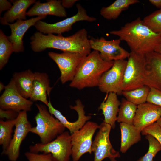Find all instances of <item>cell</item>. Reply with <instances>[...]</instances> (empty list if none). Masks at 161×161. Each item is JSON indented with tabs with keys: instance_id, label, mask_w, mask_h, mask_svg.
<instances>
[{
	"instance_id": "cell-1",
	"label": "cell",
	"mask_w": 161,
	"mask_h": 161,
	"mask_svg": "<svg viewBox=\"0 0 161 161\" xmlns=\"http://www.w3.org/2000/svg\"><path fill=\"white\" fill-rule=\"evenodd\" d=\"M31 49L36 52L52 48L63 52L78 53L87 55L91 52V49L87 32L85 28L82 29L67 37L63 36L61 35H56L52 34L45 35L38 32L31 37Z\"/></svg>"
},
{
	"instance_id": "cell-2",
	"label": "cell",
	"mask_w": 161,
	"mask_h": 161,
	"mask_svg": "<svg viewBox=\"0 0 161 161\" xmlns=\"http://www.w3.org/2000/svg\"><path fill=\"white\" fill-rule=\"evenodd\" d=\"M109 33L125 41L131 52L145 55L154 51L161 37V34L153 31L140 18Z\"/></svg>"
},
{
	"instance_id": "cell-3",
	"label": "cell",
	"mask_w": 161,
	"mask_h": 161,
	"mask_svg": "<svg viewBox=\"0 0 161 161\" xmlns=\"http://www.w3.org/2000/svg\"><path fill=\"white\" fill-rule=\"evenodd\" d=\"M114 63V61L103 60L99 52L94 50L81 61L70 86L79 90L98 86L102 76L112 66Z\"/></svg>"
},
{
	"instance_id": "cell-4",
	"label": "cell",
	"mask_w": 161,
	"mask_h": 161,
	"mask_svg": "<svg viewBox=\"0 0 161 161\" xmlns=\"http://www.w3.org/2000/svg\"><path fill=\"white\" fill-rule=\"evenodd\" d=\"M38 112L35 117L36 125L30 132L38 135L41 143L45 144L55 139L64 132L65 128L49 112L45 105L36 104Z\"/></svg>"
},
{
	"instance_id": "cell-5",
	"label": "cell",
	"mask_w": 161,
	"mask_h": 161,
	"mask_svg": "<svg viewBox=\"0 0 161 161\" xmlns=\"http://www.w3.org/2000/svg\"><path fill=\"white\" fill-rule=\"evenodd\" d=\"M128 58L123 82V91L147 86L145 55L131 52Z\"/></svg>"
},
{
	"instance_id": "cell-6",
	"label": "cell",
	"mask_w": 161,
	"mask_h": 161,
	"mask_svg": "<svg viewBox=\"0 0 161 161\" xmlns=\"http://www.w3.org/2000/svg\"><path fill=\"white\" fill-rule=\"evenodd\" d=\"M29 149L33 153H50L57 161H69L72 153L71 134L64 131L49 143H37L30 146Z\"/></svg>"
},
{
	"instance_id": "cell-7",
	"label": "cell",
	"mask_w": 161,
	"mask_h": 161,
	"mask_svg": "<svg viewBox=\"0 0 161 161\" xmlns=\"http://www.w3.org/2000/svg\"><path fill=\"white\" fill-rule=\"evenodd\" d=\"M99 126L95 122L88 121L80 129L71 134L73 161H78L86 153H92L93 137Z\"/></svg>"
},
{
	"instance_id": "cell-8",
	"label": "cell",
	"mask_w": 161,
	"mask_h": 161,
	"mask_svg": "<svg viewBox=\"0 0 161 161\" xmlns=\"http://www.w3.org/2000/svg\"><path fill=\"white\" fill-rule=\"evenodd\" d=\"M127 63L125 60L114 61L112 66L102 76L98 86L102 92H114L121 95L123 91V82Z\"/></svg>"
},
{
	"instance_id": "cell-9",
	"label": "cell",
	"mask_w": 161,
	"mask_h": 161,
	"mask_svg": "<svg viewBox=\"0 0 161 161\" xmlns=\"http://www.w3.org/2000/svg\"><path fill=\"white\" fill-rule=\"evenodd\" d=\"M48 54L58 66L60 72V80L63 84L73 80L80 63L87 56L71 52L59 53L51 52Z\"/></svg>"
},
{
	"instance_id": "cell-10",
	"label": "cell",
	"mask_w": 161,
	"mask_h": 161,
	"mask_svg": "<svg viewBox=\"0 0 161 161\" xmlns=\"http://www.w3.org/2000/svg\"><path fill=\"white\" fill-rule=\"evenodd\" d=\"M77 13L73 16L55 23L50 24L41 20L34 25L39 32L44 34H57L61 35L71 30L73 24L80 21L92 22L95 21V18L89 16L86 11L80 4H76Z\"/></svg>"
},
{
	"instance_id": "cell-11",
	"label": "cell",
	"mask_w": 161,
	"mask_h": 161,
	"mask_svg": "<svg viewBox=\"0 0 161 161\" xmlns=\"http://www.w3.org/2000/svg\"><path fill=\"white\" fill-rule=\"evenodd\" d=\"M111 126L104 122L99 125V131L93 141L92 151L94 154V161H102L108 158H119L120 153L113 148L109 140Z\"/></svg>"
},
{
	"instance_id": "cell-12",
	"label": "cell",
	"mask_w": 161,
	"mask_h": 161,
	"mask_svg": "<svg viewBox=\"0 0 161 161\" xmlns=\"http://www.w3.org/2000/svg\"><path fill=\"white\" fill-rule=\"evenodd\" d=\"M15 126L13 137L8 146L2 152V154L7 156L10 161H16L18 159L21 144L32 127L28 120L27 111L19 113L16 118Z\"/></svg>"
},
{
	"instance_id": "cell-13",
	"label": "cell",
	"mask_w": 161,
	"mask_h": 161,
	"mask_svg": "<svg viewBox=\"0 0 161 161\" xmlns=\"http://www.w3.org/2000/svg\"><path fill=\"white\" fill-rule=\"evenodd\" d=\"M121 41L119 38L108 41L102 37L91 38L89 43L91 48L98 51L103 59L111 61L125 60L129 57L130 53L120 46Z\"/></svg>"
},
{
	"instance_id": "cell-14",
	"label": "cell",
	"mask_w": 161,
	"mask_h": 161,
	"mask_svg": "<svg viewBox=\"0 0 161 161\" xmlns=\"http://www.w3.org/2000/svg\"><path fill=\"white\" fill-rule=\"evenodd\" d=\"M33 102L23 97L18 91L11 79L6 86L0 97V107L4 110L10 109L19 113L31 110Z\"/></svg>"
},
{
	"instance_id": "cell-15",
	"label": "cell",
	"mask_w": 161,
	"mask_h": 161,
	"mask_svg": "<svg viewBox=\"0 0 161 161\" xmlns=\"http://www.w3.org/2000/svg\"><path fill=\"white\" fill-rule=\"evenodd\" d=\"M47 107L50 113L54 115L65 128L68 129L71 134L80 129L91 117L90 116L85 115L84 106L79 99L76 100L75 105L70 106V108L75 110L78 114L77 120L74 122L68 121L59 111L53 106L50 100Z\"/></svg>"
},
{
	"instance_id": "cell-16",
	"label": "cell",
	"mask_w": 161,
	"mask_h": 161,
	"mask_svg": "<svg viewBox=\"0 0 161 161\" xmlns=\"http://www.w3.org/2000/svg\"><path fill=\"white\" fill-rule=\"evenodd\" d=\"M161 117V106L146 102L137 106L133 125L140 131Z\"/></svg>"
},
{
	"instance_id": "cell-17",
	"label": "cell",
	"mask_w": 161,
	"mask_h": 161,
	"mask_svg": "<svg viewBox=\"0 0 161 161\" xmlns=\"http://www.w3.org/2000/svg\"><path fill=\"white\" fill-rule=\"evenodd\" d=\"M46 17L38 16L26 20H17L14 23L8 24L11 29V34L7 37L12 44L13 52L18 53L24 51L23 38L25 33L30 27L34 25L37 21Z\"/></svg>"
},
{
	"instance_id": "cell-18",
	"label": "cell",
	"mask_w": 161,
	"mask_h": 161,
	"mask_svg": "<svg viewBox=\"0 0 161 161\" xmlns=\"http://www.w3.org/2000/svg\"><path fill=\"white\" fill-rule=\"evenodd\" d=\"M145 56L148 86L161 90V54L154 51Z\"/></svg>"
},
{
	"instance_id": "cell-19",
	"label": "cell",
	"mask_w": 161,
	"mask_h": 161,
	"mask_svg": "<svg viewBox=\"0 0 161 161\" xmlns=\"http://www.w3.org/2000/svg\"><path fill=\"white\" fill-rule=\"evenodd\" d=\"M52 89L49 76L46 73L34 72L33 89L30 98V100L33 102L40 101L47 106L49 102L47 99V95L49 96Z\"/></svg>"
},
{
	"instance_id": "cell-20",
	"label": "cell",
	"mask_w": 161,
	"mask_h": 161,
	"mask_svg": "<svg viewBox=\"0 0 161 161\" xmlns=\"http://www.w3.org/2000/svg\"><path fill=\"white\" fill-rule=\"evenodd\" d=\"M27 15L29 16L52 15L61 17L66 16L67 13L62 5L61 1L53 0L41 3L40 1L35 4L27 12Z\"/></svg>"
},
{
	"instance_id": "cell-21",
	"label": "cell",
	"mask_w": 161,
	"mask_h": 161,
	"mask_svg": "<svg viewBox=\"0 0 161 161\" xmlns=\"http://www.w3.org/2000/svg\"><path fill=\"white\" fill-rule=\"evenodd\" d=\"M120 103L117 94L114 92H110L98 108L99 110H102L104 116L103 122L110 125L113 129L115 126V122L117 121Z\"/></svg>"
},
{
	"instance_id": "cell-22",
	"label": "cell",
	"mask_w": 161,
	"mask_h": 161,
	"mask_svg": "<svg viewBox=\"0 0 161 161\" xmlns=\"http://www.w3.org/2000/svg\"><path fill=\"white\" fill-rule=\"evenodd\" d=\"M13 3L12 7L0 18L1 24L7 25L15 20L26 19V10L29 7L35 3V0H18L11 1Z\"/></svg>"
},
{
	"instance_id": "cell-23",
	"label": "cell",
	"mask_w": 161,
	"mask_h": 161,
	"mask_svg": "<svg viewBox=\"0 0 161 161\" xmlns=\"http://www.w3.org/2000/svg\"><path fill=\"white\" fill-rule=\"evenodd\" d=\"M34 72L30 69L14 73L12 78L18 91L24 97L30 98L32 92Z\"/></svg>"
},
{
	"instance_id": "cell-24",
	"label": "cell",
	"mask_w": 161,
	"mask_h": 161,
	"mask_svg": "<svg viewBox=\"0 0 161 161\" xmlns=\"http://www.w3.org/2000/svg\"><path fill=\"white\" fill-rule=\"evenodd\" d=\"M120 127L121 134L120 151L126 153L133 145L141 140V131L133 125L120 123Z\"/></svg>"
},
{
	"instance_id": "cell-25",
	"label": "cell",
	"mask_w": 161,
	"mask_h": 161,
	"mask_svg": "<svg viewBox=\"0 0 161 161\" xmlns=\"http://www.w3.org/2000/svg\"><path fill=\"white\" fill-rule=\"evenodd\" d=\"M139 2L138 0H116L110 5L101 8L100 14L106 19H115L130 6Z\"/></svg>"
},
{
	"instance_id": "cell-26",
	"label": "cell",
	"mask_w": 161,
	"mask_h": 161,
	"mask_svg": "<svg viewBox=\"0 0 161 161\" xmlns=\"http://www.w3.org/2000/svg\"><path fill=\"white\" fill-rule=\"evenodd\" d=\"M137 106L126 99H122L117 121L120 123L133 125Z\"/></svg>"
},
{
	"instance_id": "cell-27",
	"label": "cell",
	"mask_w": 161,
	"mask_h": 161,
	"mask_svg": "<svg viewBox=\"0 0 161 161\" xmlns=\"http://www.w3.org/2000/svg\"><path fill=\"white\" fill-rule=\"evenodd\" d=\"M150 88L144 86L133 90L123 91L122 94L128 101L138 106L146 102Z\"/></svg>"
},
{
	"instance_id": "cell-28",
	"label": "cell",
	"mask_w": 161,
	"mask_h": 161,
	"mask_svg": "<svg viewBox=\"0 0 161 161\" xmlns=\"http://www.w3.org/2000/svg\"><path fill=\"white\" fill-rule=\"evenodd\" d=\"M16 122V118L9 120L0 121V144L4 151L8 146L12 139L13 129Z\"/></svg>"
},
{
	"instance_id": "cell-29",
	"label": "cell",
	"mask_w": 161,
	"mask_h": 161,
	"mask_svg": "<svg viewBox=\"0 0 161 161\" xmlns=\"http://www.w3.org/2000/svg\"><path fill=\"white\" fill-rule=\"evenodd\" d=\"M13 52L12 44L8 37L0 30V69H1L7 63L12 53Z\"/></svg>"
},
{
	"instance_id": "cell-30",
	"label": "cell",
	"mask_w": 161,
	"mask_h": 161,
	"mask_svg": "<svg viewBox=\"0 0 161 161\" xmlns=\"http://www.w3.org/2000/svg\"><path fill=\"white\" fill-rule=\"evenodd\" d=\"M145 136V138L149 142L148 150L147 152L137 161H154V158L161 151V144L152 135L148 134Z\"/></svg>"
},
{
	"instance_id": "cell-31",
	"label": "cell",
	"mask_w": 161,
	"mask_h": 161,
	"mask_svg": "<svg viewBox=\"0 0 161 161\" xmlns=\"http://www.w3.org/2000/svg\"><path fill=\"white\" fill-rule=\"evenodd\" d=\"M143 21L153 31L161 34V9L147 16Z\"/></svg>"
},
{
	"instance_id": "cell-32",
	"label": "cell",
	"mask_w": 161,
	"mask_h": 161,
	"mask_svg": "<svg viewBox=\"0 0 161 161\" xmlns=\"http://www.w3.org/2000/svg\"><path fill=\"white\" fill-rule=\"evenodd\" d=\"M24 155L28 161H57L50 153L39 154L27 151Z\"/></svg>"
},
{
	"instance_id": "cell-33",
	"label": "cell",
	"mask_w": 161,
	"mask_h": 161,
	"mask_svg": "<svg viewBox=\"0 0 161 161\" xmlns=\"http://www.w3.org/2000/svg\"><path fill=\"white\" fill-rule=\"evenodd\" d=\"M142 134H150L154 137L161 144V129L156 122L148 126L143 129Z\"/></svg>"
},
{
	"instance_id": "cell-34",
	"label": "cell",
	"mask_w": 161,
	"mask_h": 161,
	"mask_svg": "<svg viewBox=\"0 0 161 161\" xmlns=\"http://www.w3.org/2000/svg\"><path fill=\"white\" fill-rule=\"evenodd\" d=\"M146 102L161 106V90L150 88Z\"/></svg>"
},
{
	"instance_id": "cell-35",
	"label": "cell",
	"mask_w": 161,
	"mask_h": 161,
	"mask_svg": "<svg viewBox=\"0 0 161 161\" xmlns=\"http://www.w3.org/2000/svg\"><path fill=\"white\" fill-rule=\"evenodd\" d=\"M18 113L12 110H4L0 109V118L1 120L4 118L7 120L14 119L17 118Z\"/></svg>"
},
{
	"instance_id": "cell-36",
	"label": "cell",
	"mask_w": 161,
	"mask_h": 161,
	"mask_svg": "<svg viewBox=\"0 0 161 161\" xmlns=\"http://www.w3.org/2000/svg\"><path fill=\"white\" fill-rule=\"evenodd\" d=\"M11 3L6 0H0V13L3 11L9 10L12 7Z\"/></svg>"
},
{
	"instance_id": "cell-37",
	"label": "cell",
	"mask_w": 161,
	"mask_h": 161,
	"mask_svg": "<svg viewBox=\"0 0 161 161\" xmlns=\"http://www.w3.org/2000/svg\"><path fill=\"white\" fill-rule=\"evenodd\" d=\"M78 1L77 0H62L61 1L62 5L64 8H70Z\"/></svg>"
},
{
	"instance_id": "cell-38",
	"label": "cell",
	"mask_w": 161,
	"mask_h": 161,
	"mask_svg": "<svg viewBox=\"0 0 161 161\" xmlns=\"http://www.w3.org/2000/svg\"><path fill=\"white\" fill-rule=\"evenodd\" d=\"M152 4L158 8H161V0H149Z\"/></svg>"
},
{
	"instance_id": "cell-39",
	"label": "cell",
	"mask_w": 161,
	"mask_h": 161,
	"mask_svg": "<svg viewBox=\"0 0 161 161\" xmlns=\"http://www.w3.org/2000/svg\"><path fill=\"white\" fill-rule=\"evenodd\" d=\"M154 51L161 54V37L155 47Z\"/></svg>"
},
{
	"instance_id": "cell-40",
	"label": "cell",
	"mask_w": 161,
	"mask_h": 161,
	"mask_svg": "<svg viewBox=\"0 0 161 161\" xmlns=\"http://www.w3.org/2000/svg\"><path fill=\"white\" fill-rule=\"evenodd\" d=\"M6 86L1 82H0V92L2 91L4 89H5Z\"/></svg>"
},
{
	"instance_id": "cell-41",
	"label": "cell",
	"mask_w": 161,
	"mask_h": 161,
	"mask_svg": "<svg viewBox=\"0 0 161 161\" xmlns=\"http://www.w3.org/2000/svg\"><path fill=\"white\" fill-rule=\"evenodd\" d=\"M156 122L161 129V117Z\"/></svg>"
},
{
	"instance_id": "cell-42",
	"label": "cell",
	"mask_w": 161,
	"mask_h": 161,
	"mask_svg": "<svg viewBox=\"0 0 161 161\" xmlns=\"http://www.w3.org/2000/svg\"><path fill=\"white\" fill-rule=\"evenodd\" d=\"M111 161H117L116 160L115 158H111L110 159Z\"/></svg>"
}]
</instances>
